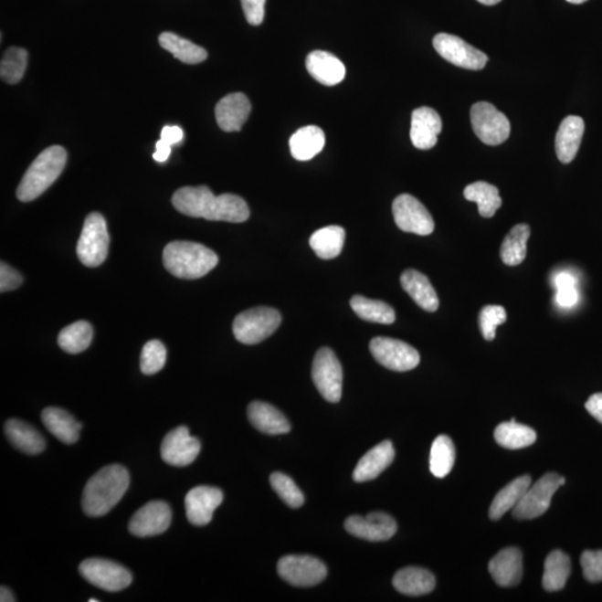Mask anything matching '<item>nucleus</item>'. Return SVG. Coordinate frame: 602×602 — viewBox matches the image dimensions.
<instances>
[{
  "label": "nucleus",
  "instance_id": "nucleus-1",
  "mask_svg": "<svg viewBox=\"0 0 602 602\" xmlns=\"http://www.w3.org/2000/svg\"><path fill=\"white\" fill-rule=\"evenodd\" d=\"M172 205L180 214L210 221L241 224L249 219L250 210L240 196L225 194L216 196L207 186H185L175 192Z\"/></svg>",
  "mask_w": 602,
  "mask_h": 602
},
{
  "label": "nucleus",
  "instance_id": "nucleus-2",
  "mask_svg": "<svg viewBox=\"0 0 602 602\" xmlns=\"http://www.w3.org/2000/svg\"><path fill=\"white\" fill-rule=\"evenodd\" d=\"M130 485V473L123 465L111 464L88 481L83 491L82 507L89 517L108 514L124 497Z\"/></svg>",
  "mask_w": 602,
  "mask_h": 602
},
{
  "label": "nucleus",
  "instance_id": "nucleus-3",
  "mask_svg": "<svg viewBox=\"0 0 602 602\" xmlns=\"http://www.w3.org/2000/svg\"><path fill=\"white\" fill-rule=\"evenodd\" d=\"M219 262L215 251L191 241H174L164 248V264L171 275L180 280H199Z\"/></svg>",
  "mask_w": 602,
  "mask_h": 602
},
{
  "label": "nucleus",
  "instance_id": "nucleus-4",
  "mask_svg": "<svg viewBox=\"0 0 602 602\" xmlns=\"http://www.w3.org/2000/svg\"><path fill=\"white\" fill-rule=\"evenodd\" d=\"M68 153L62 146L44 150L29 166L17 189V198L23 202L37 199L62 174Z\"/></svg>",
  "mask_w": 602,
  "mask_h": 602
},
{
  "label": "nucleus",
  "instance_id": "nucleus-5",
  "mask_svg": "<svg viewBox=\"0 0 602 602\" xmlns=\"http://www.w3.org/2000/svg\"><path fill=\"white\" fill-rule=\"evenodd\" d=\"M281 315L270 307L251 308L239 313L234 322V333L238 342L255 345L270 337L280 326Z\"/></svg>",
  "mask_w": 602,
  "mask_h": 602
},
{
  "label": "nucleus",
  "instance_id": "nucleus-6",
  "mask_svg": "<svg viewBox=\"0 0 602 602\" xmlns=\"http://www.w3.org/2000/svg\"><path fill=\"white\" fill-rule=\"evenodd\" d=\"M110 236L104 217L92 212L86 217L78 244V256L90 268L103 264L109 254Z\"/></svg>",
  "mask_w": 602,
  "mask_h": 602
},
{
  "label": "nucleus",
  "instance_id": "nucleus-7",
  "mask_svg": "<svg viewBox=\"0 0 602 602\" xmlns=\"http://www.w3.org/2000/svg\"><path fill=\"white\" fill-rule=\"evenodd\" d=\"M565 484V479L550 472L530 485L523 499L512 511L513 517L519 520H533L541 517L550 508L556 491Z\"/></svg>",
  "mask_w": 602,
  "mask_h": 602
},
{
  "label": "nucleus",
  "instance_id": "nucleus-8",
  "mask_svg": "<svg viewBox=\"0 0 602 602\" xmlns=\"http://www.w3.org/2000/svg\"><path fill=\"white\" fill-rule=\"evenodd\" d=\"M79 574L90 585L100 589L118 593L132 584V574L125 566L114 561L100 558L84 560L79 565Z\"/></svg>",
  "mask_w": 602,
  "mask_h": 602
},
{
  "label": "nucleus",
  "instance_id": "nucleus-9",
  "mask_svg": "<svg viewBox=\"0 0 602 602\" xmlns=\"http://www.w3.org/2000/svg\"><path fill=\"white\" fill-rule=\"evenodd\" d=\"M470 124L475 135L487 145H500L511 132L507 116L488 102H478L470 109Z\"/></svg>",
  "mask_w": 602,
  "mask_h": 602
},
{
  "label": "nucleus",
  "instance_id": "nucleus-10",
  "mask_svg": "<svg viewBox=\"0 0 602 602\" xmlns=\"http://www.w3.org/2000/svg\"><path fill=\"white\" fill-rule=\"evenodd\" d=\"M312 381L318 392L326 401L338 403L343 393V368L335 353L331 348L323 347L313 358Z\"/></svg>",
  "mask_w": 602,
  "mask_h": 602
},
{
  "label": "nucleus",
  "instance_id": "nucleus-11",
  "mask_svg": "<svg viewBox=\"0 0 602 602\" xmlns=\"http://www.w3.org/2000/svg\"><path fill=\"white\" fill-rule=\"evenodd\" d=\"M372 355L384 367L396 372L412 371L421 362L419 354L411 345L389 337H376L369 343Z\"/></svg>",
  "mask_w": 602,
  "mask_h": 602
},
{
  "label": "nucleus",
  "instance_id": "nucleus-12",
  "mask_svg": "<svg viewBox=\"0 0 602 602\" xmlns=\"http://www.w3.org/2000/svg\"><path fill=\"white\" fill-rule=\"evenodd\" d=\"M278 574L295 586H312L327 576V566L312 555H286L278 563Z\"/></svg>",
  "mask_w": 602,
  "mask_h": 602
},
{
  "label": "nucleus",
  "instance_id": "nucleus-13",
  "mask_svg": "<svg viewBox=\"0 0 602 602\" xmlns=\"http://www.w3.org/2000/svg\"><path fill=\"white\" fill-rule=\"evenodd\" d=\"M433 47L445 60L465 69H483L489 60L480 49L451 34H438L433 39Z\"/></svg>",
  "mask_w": 602,
  "mask_h": 602
},
{
  "label": "nucleus",
  "instance_id": "nucleus-14",
  "mask_svg": "<svg viewBox=\"0 0 602 602\" xmlns=\"http://www.w3.org/2000/svg\"><path fill=\"white\" fill-rule=\"evenodd\" d=\"M396 224L404 232L428 236L434 231V220L427 207L411 195H398L393 202Z\"/></svg>",
  "mask_w": 602,
  "mask_h": 602
},
{
  "label": "nucleus",
  "instance_id": "nucleus-15",
  "mask_svg": "<svg viewBox=\"0 0 602 602\" xmlns=\"http://www.w3.org/2000/svg\"><path fill=\"white\" fill-rule=\"evenodd\" d=\"M201 451L198 438L191 437L189 428L179 427L166 434L161 444V457L172 467H186L195 462Z\"/></svg>",
  "mask_w": 602,
  "mask_h": 602
},
{
  "label": "nucleus",
  "instance_id": "nucleus-16",
  "mask_svg": "<svg viewBox=\"0 0 602 602\" xmlns=\"http://www.w3.org/2000/svg\"><path fill=\"white\" fill-rule=\"evenodd\" d=\"M172 521V511L164 501H151L136 511L129 523V531L135 536L146 538L165 533Z\"/></svg>",
  "mask_w": 602,
  "mask_h": 602
},
{
  "label": "nucleus",
  "instance_id": "nucleus-17",
  "mask_svg": "<svg viewBox=\"0 0 602 602\" xmlns=\"http://www.w3.org/2000/svg\"><path fill=\"white\" fill-rule=\"evenodd\" d=\"M345 528L357 538L378 543L391 539L396 533L397 524L387 513L372 512L366 517L352 515L346 520Z\"/></svg>",
  "mask_w": 602,
  "mask_h": 602
},
{
  "label": "nucleus",
  "instance_id": "nucleus-18",
  "mask_svg": "<svg viewBox=\"0 0 602 602\" xmlns=\"http://www.w3.org/2000/svg\"><path fill=\"white\" fill-rule=\"evenodd\" d=\"M222 501H224V493L220 489L202 485L190 490L185 501L189 523L196 527L209 524Z\"/></svg>",
  "mask_w": 602,
  "mask_h": 602
},
{
  "label": "nucleus",
  "instance_id": "nucleus-19",
  "mask_svg": "<svg viewBox=\"0 0 602 602\" xmlns=\"http://www.w3.org/2000/svg\"><path fill=\"white\" fill-rule=\"evenodd\" d=\"M251 112L249 99L242 93L225 96L216 106L217 125L225 132H239Z\"/></svg>",
  "mask_w": 602,
  "mask_h": 602
},
{
  "label": "nucleus",
  "instance_id": "nucleus-20",
  "mask_svg": "<svg viewBox=\"0 0 602 602\" xmlns=\"http://www.w3.org/2000/svg\"><path fill=\"white\" fill-rule=\"evenodd\" d=\"M489 571L495 583L504 588L520 584L523 576V558L520 549L510 546L501 550L489 564Z\"/></svg>",
  "mask_w": 602,
  "mask_h": 602
},
{
  "label": "nucleus",
  "instance_id": "nucleus-21",
  "mask_svg": "<svg viewBox=\"0 0 602 602\" xmlns=\"http://www.w3.org/2000/svg\"><path fill=\"white\" fill-rule=\"evenodd\" d=\"M442 131V120L437 111L419 108L414 111L411 123V140L415 148L429 150L438 143V134Z\"/></svg>",
  "mask_w": 602,
  "mask_h": 602
},
{
  "label": "nucleus",
  "instance_id": "nucleus-22",
  "mask_svg": "<svg viewBox=\"0 0 602 602\" xmlns=\"http://www.w3.org/2000/svg\"><path fill=\"white\" fill-rule=\"evenodd\" d=\"M394 458H396V449H394L392 442L379 443L359 459L354 470V480L356 482H367V481L376 479L393 463Z\"/></svg>",
  "mask_w": 602,
  "mask_h": 602
},
{
  "label": "nucleus",
  "instance_id": "nucleus-23",
  "mask_svg": "<svg viewBox=\"0 0 602 602\" xmlns=\"http://www.w3.org/2000/svg\"><path fill=\"white\" fill-rule=\"evenodd\" d=\"M585 133V122L580 116L570 115L561 122L555 136V153L560 162L570 164L578 153Z\"/></svg>",
  "mask_w": 602,
  "mask_h": 602
},
{
  "label": "nucleus",
  "instance_id": "nucleus-24",
  "mask_svg": "<svg viewBox=\"0 0 602 602\" xmlns=\"http://www.w3.org/2000/svg\"><path fill=\"white\" fill-rule=\"evenodd\" d=\"M306 68L317 82L327 86L343 82L346 75V68L342 60L323 50H315L308 55Z\"/></svg>",
  "mask_w": 602,
  "mask_h": 602
},
{
  "label": "nucleus",
  "instance_id": "nucleus-25",
  "mask_svg": "<svg viewBox=\"0 0 602 602\" xmlns=\"http://www.w3.org/2000/svg\"><path fill=\"white\" fill-rule=\"evenodd\" d=\"M248 417L258 431L268 435L286 434L291 428L285 415L265 402H252L248 407Z\"/></svg>",
  "mask_w": 602,
  "mask_h": 602
},
{
  "label": "nucleus",
  "instance_id": "nucleus-26",
  "mask_svg": "<svg viewBox=\"0 0 602 602\" xmlns=\"http://www.w3.org/2000/svg\"><path fill=\"white\" fill-rule=\"evenodd\" d=\"M403 290L411 296L422 310L434 312L438 310L439 301L428 278L417 270L409 269L401 276Z\"/></svg>",
  "mask_w": 602,
  "mask_h": 602
},
{
  "label": "nucleus",
  "instance_id": "nucleus-27",
  "mask_svg": "<svg viewBox=\"0 0 602 602\" xmlns=\"http://www.w3.org/2000/svg\"><path fill=\"white\" fill-rule=\"evenodd\" d=\"M5 433H6L9 442L24 453L37 455L47 448V441L43 435L32 425L20 421V419H8L5 424Z\"/></svg>",
  "mask_w": 602,
  "mask_h": 602
},
{
  "label": "nucleus",
  "instance_id": "nucleus-28",
  "mask_svg": "<svg viewBox=\"0 0 602 602\" xmlns=\"http://www.w3.org/2000/svg\"><path fill=\"white\" fill-rule=\"evenodd\" d=\"M393 586L398 593L407 596H423L432 593L435 588V576L419 566H407L398 570L393 578Z\"/></svg>",
  "mask_w": 602,
  "mask_h": 602
},
{
  "label": "nucleus",
  "instance_id": "nucleus-29",
  "mask_svg": "<svg viewBox=\"0 0 602 602\" xmlns=\"http://www.w3.org/2000/svg\"><path fill=\"white\" fill-rule=\"evenodd\" d=\"M42 421L55 438L65 444L79 441L82 424L76 421L69 412L59 407H48L42 413Z\"/></svg>",
  "mask_w": 602,
  "mask_h": 602
},
{
  "label": "nucleus",
  "instance_id": "nucleus-30",
  "mask_svg": "<svg viewBox=\"0 0 602 602\" xmlns=\"http://www.w3.org/2000/svg\"><path fill=\"white\" fill-rule=\"evenodd\" d=\"M325 133L318 126H305L297 131L290 141V152L298 161H310L325 146Z\"/></svg>",
  "mask_w": 602,
  "mask_h": 602
},
{
  "label": "nucleus",
  "instance_id": "nucleus-31",
  "mask_svg": "<svg viewBox=\"0 0 602 602\" xmlns=\"http://www.w3.org/2000/svg\"><path fill=\"white\" fill-rule=\"evenodd\" d=\"M533 479L530 475H523L518 479L512 481L508 485L499 491L495 495L492 504H491L489 515L490 518L497 521L503 517L509 510L512 509L523 499L525 492L529 489Z\"/></svg>",
  "mask_w": 602,
  "mask_h": 602
},
{
  "label": "nucleus",
  "instance_id": "nucleus-32",
  "mask_svg": "<svg viewBox=\"0 0 602 602\" xmlns=\"http://www.w3.org/2000/svg\"><path fill=\"white\" fill-rule=\"evenodd\" d=\"M346 232L339 226L322 227L311 237L310 245L315 254L323 260L333 259L341 255L345 244Z\"/></svg>",
  "mask_w": 602,
  "mask_h": 602
},
{
  "label": "nucleus",
  "instance_id": "nucleus-33",
  "mask_svg": "<svg viewBox=\"0 0 602 602\" xmlns=\"http://www.w3.org/2000/svg\"><path fill=\"white\" fill-rule=\"evenodd\" d=\"M571 574V561L561 550H554L546 556L543 586L549 593L563 590Z\"/></svg>",
  "mask_w": 602,
  "mask_h": 602
},
{
  "label": "nucleus",
  "instance_id": "nucleus-34",
  "mask_svg": "<svg viewBox=\"0 0 602 602\" xmlns=\"http://www.w3.org/2000/svg\"><path fill=\"white\" fill-rule=\"evenodd\" d=\"M531 235L528 225L521 224L512 227L501 246V259L507 266H519L527 257V244Z\"/></svg>",
  "mask_w": 602,
  "mask_h": 602
},
{
  "label": "nucleus",
  "instance_id": "nucleus-35",
  "mask_svg": "<svg viewBox=\"0 0 602 602\" xmlns=\"http://www.w3.org/2000/svg\"><path fill=\"white\" fill-rule=\"evenodd\" d=\"M494 438L502 448L519 449L533 445L536 441V433L527 425L519 424L512 418L495 428Z\"/></svg>",
  "mask_w": 602,
  "mask_h": 602
},
{
  "label": "nucleus",
  "instance_id": "nucleus-36",
  "mask_svg": "<svg viewBox=\"0 0 602 602\" xmlns=\"http://www.w3.org/2000/svg\"><path fill=\"white\" fill-rule=\"evenodd\" d=\"M464 198L475 202L479 206V214L483 217H492L502 206L497 186L483 181L468 185L464 190Z\"/></svg>",
  "mask_w": 602,
  "mask_h": 602
},
{
  "label": "nucleus",
  "instance_id": "nucleus-37",
  "mask_svg": "<svg viewBox=\"0 0 602 602\" xmlns=\"http://www.w3.org/2000/svg\"><path fill=\"white\" fill-rule=\"evenodd\" d=\"M159 42L162 48L174 54L175 58L185 64H199L205 62L207 58L205 48L174 33L165 32L161 34Z\"/></svg>",
  "mask_w": 602,
  "mask_h": 602
},
{
  "label": "nucleus",
  "instance_id": "nucleus-38",
  "mask_svg": "<svg viewBox=\"0 0 602 602\" xmlns=\"http://www.w3.org/2000/svg\"><path fill=\"white\" fill-rule=\"evenodd\" d=\"M351 307L362 320L371 322L391 325L396 320V312L388 303L382 301L368 300L364 296H354Z\"/></svg>",
  "mask_w": 602,
  "mask_h": 602
},
{
  "label": "nucleus",
  "instance_id": "nucleus-39",
  "mask_svg": "<svg viewBox=\"0 0 602 602\" xmlns=\"http://www.w3.org/2000/svg\"><path fill=\"white\" fill-rule=\"evenodd\" d=\"M93 328L90 323L79 321L65 327L58 335V345L69 354H79L92 343Z\"/></svg>",
  "mask_w": 602,
  "mask_h": 602
},
{
  "label": "nucleus",
  "instance_id": "nucleus-40",
  "mask_svg": "<svg viewBox=\"0 0 602 602\" xmlns=\"http://www.w3.org/2000/svg\"><path fill=\"white\" fill-rule=\"evenodd\" d=\"M455 462V448L447 435H439L432 444L429 470L434 477L442 479L451 472Z\"/></svg>",
  "mask_w": 602,
  "mask_h": 602
},
{
  "label": "nucleus",
  "instance_id": "nucleus-41",
  "mask_svg": "<svg viewBox=\"0 0 602 602\" xmlns=\"http://www.w3.org/2000/svg\"><path fill=\"white\" fill-rule=\"evenodd\" d=\"M28 54L19 48H10L4 54L0 64V76L4 82L17 84L27 68Z\"/></svg>",
  "mask_w": 602,
  "mask_h": 602
},
{
  "label": "nucleus",
  "instance_id": "nucleus-42",
  "mask_svg": "<svg viewBox=\"0 0 602 602\" xmlns=\"http://www.w3.org/2000/svg\"><path fill=\"white\" fill-rule=\"evenodd\" d=\"M270 484L272 489L276 491V493L290 508H301L303 502H305V497H303L301 489L297 487L293 480L288 477V475L280 472L272 473Z\"/></svg>",
  "mask_w": 602,
  "mask_h": 602
},
{
  "label": "nucleus",
  "instance_id": "nucleus-43",
  "mask_svg": "<svg viewBox=\"0 0 602 602\" xmlns=\"http://www.w3.org/2000/svg\"><path fill=\"white\" fill-rule=\"evenodd\" d=\"M166 362V348L160 341H150L145 343L141 354V371L144 375H154L164 367Z\"/></svg>",
  "mask_w": 602,
  "mask_h": 602
},
{
  "label": "nucleus",
  "instance_id": "nucleus-44",
  "mask_svg": "<svg viewBox=\"0 0 602 602\" xmlns=\"http://www.w3.org/2000/svg\"><path fill=\"white\" fill-rule=\"evenodd\" d=\"M555 301L560 307L571 308L579 301L576 280L570 272H560L554 277Z\"/></svg>",
  "mask_w": 602,
  "mask_h": 602
},
{
  "label": "nucleus",
  "instance_id": "nucleus-45",
  "mask_svg": "<svg viewBox=\"0 0 602 602\" xmlns=\"http://www.w3.org/2000/svg\"><path fill=\"white\" fill-rule=\"evenodd\" d=\"M507 322V312L502 306H485L480 312L479 323L485 341L495 338L497 327Z\"/></svg>",
  "mask_w": 602,
  "mask_h": 602
},
{
  "label": "nucleus",
  "instance_id": "nucleus-46",
  "mask_svg": "<svg viewBox=\"0 0 602 602\" xmlns=\"http://www.w3.org/2000/svg\"><path fill=\"white\" fill-rule=\"evenodd\" d=\"M581 566L584 576L589 583H600L602 581V550H586L581 555Z\"/></svg>",
  "mask_w": 602,
  "mask_h": 602
},
{
  "label": "nucleus",
  "instance_id": "nucleus-47",
  "mask_svg": "<svg viewBox=\"0 0 602 602\" xmlns=\"http://www.w3.org/2000/svg\"><path fill=\"white\" fill-rule=\"evenodd\" d=\"M247 22L258 26L265 18L266 0H241Z\"/></svg>",
  "mask_w": 602,
  "mask_h": 602
},
{
  "label": "nucleus",
  "instance_id": "nucleus-48",
  "mask_svg": "<svg viewBox=\"0 0 602 602\" xmlns=\"http://www.w3.org/2000/svg\"><path fill=\"white\" fill-rule=\"evenodd\" d=\"M23 283V277L20 273L2 261L0 266V291H10L17 290Z\"/></svg>",
  "mask_w": 602,
  "mask_h": 602
},
{
  "label": "nucleus",
  "instance_id": "nucleus-49",
  "mask_svg": "<svg viewBox=\"0 0 602 602\" xmlns=\"http://www.w3.org/2000/svg\"><path fill=\"white\" fill-rule=\"evenodd\" d=\"M161 140L171 146L178 144L184 140V131L179 126H164L161 132Z\"/></svg>",
  "mask_w": 602,
  "mask_h": 602
},
{
  "label": "nucleus",
  "instance_id": "nucleus-50",
  "mask_svg": "<svg viewBox=\"0 0 602 602\" xmlns=\"http://www.w3.org/2000/svg\"><path fill=\"white\" fill-rule=\"evenodd\" d=\"M586 408L597 421L602 424V393H597L590 396L586 403Z\"/></svg>",
  "mask_w": 602,
  "mask_h": 602
},
{
  "label": "nucleus",
  "instance_id": "nucleus-51",
  "mask_svg": "<svg viewBox=\"0 0 602 602\" xmlns=\"http://www.w3.org/2000/svg\"><path fill=\"white\" fill-rule=\"evenodd\" d=\"M155 153L153 154V159L158 162H165L169 159L171 154V145L166 143L164 140L156 142L155 144Z\"/></svg>",
  "mask_w": 602,
  "mask_h": 602
},
{
  "label": "nucleus",
  "instance_id": "nucleus-52",
  "mask_svg": "<svg viewBox=\"0 0 602 602\" xmlns=\"http://www.w3.org/2000/svg\"><path fill=\"white\" fill-rule=\"evenodd\" d=\"M0 601L2 602H15L16 599H15L14 594L12 591H10L7 586H2L0 588Z\"/></svg>",
  "mask_w": 602,
  "mask_h": 602
},
{
  "label": "nucleus",
  "instance_id": "nucleus-53",
  "mask_svg": "<svg viewBox=\"0 0 602 602\" xmlns=\"http://www.w3.org/2000/svg\"><path fill=\"white\" fill-rule=\"evenodd\" d=\"M479 3L487 5V6H493L501 2V0H478Z\"/></svg>",
  "mask_w": 602,
  "mask_h": 602
},
{
  "label": "nucleus",
  "instance_id": "nucleus-54",
  "mask_svg": "<svg viewBox=\"0 0 602 602\" xmlns=\"http://www.w3.org/2000/svg\"><path fill=\"white\" fill-rule=\"evenodd\" d=\"M566 2L571 4L580 5L586 3V0H566Z\"/></svg>",
  "mask_w": 602,
  "mask_h": 602
},
{
  "label": "nucleus",
  "instance_id": "nucleus-55",
  "mask_svg": "<svg viewBox=\"0 0 602 602\" xmlns=\"http://www.w3.org/2000/svg\"><path fill=\"white\" fill-rule=\"evenodd\" d=\"M98 599H90L89 602H98Z\"/></svg>",
  "mask_w": 602,
  "mask_h": 602
}]
</instances>
